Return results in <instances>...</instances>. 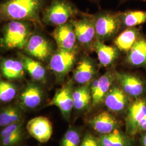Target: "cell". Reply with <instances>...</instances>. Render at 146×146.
Segmentation results:
<instances>
[{
	"label": "cell",
	"instance_id": "cell-1",
	"mask_svg": "<svg viewBox=\"0 0 146 146\" xmlns=\"http://www.w3.org/2000/svg\"><path fill=\"white\" fill-rule=\"evenodd\" d=\"M49 0H3L0 15L3 21H27L40 25L42 11Z\"/></svg>",
	"mask_w": 146,
	"mask_h": 146
},
{
	"label": "cell",
	"instance_id": "cell-2",
	"mask_svg": "<svg viewBox=\"0 0 146 146\" xmlns=\"http://www.w3.org/2000/svg\"><path fill=\"white\" fill-rule=\"evenodd\" d=\"M31 23L27 21H8L2 31L1 47L5 50L24 48L33 34Z\"/></svg>",
	"mask_w": 146,
	"mask_h": 146
},
{
	"label": "cell",
	"instance_id": "cell-3",
	"mask_svg": "<svg viewBox=\"0 0 146 146\" xmlns=\"http://www.w3.org/2000/svg\"><path fill=\"white\" fill-rule=\"evenodd\" d=\"M81 12L70 0H49L42 13V20L49 25L65 24Z\"/></svg>",
	"mask_w": 146,
	"mask_h": 146
},
{
	"label": "cell",
	"instance_id": "cell-4",
	"mask_svg": "<svg viewBox=\"0 0 146 146\" xmlns=\"http://www.w3.org/2000/svg\"><path fill=\"white\" fill-rule=\"evenodd\" d=\"M93 16L96 41L104 42L111 39L122 27L119 13L101 11Z\"/></svg>",
	"mask_w": 146,
	"mask_h": 146
},
{
	"label": "cell",
	"instance_id": "cell-5",
	"mask_svg": "<svg viewBox=\"0 0 146 146\" xmlns=\"http://www.w3.org/2000/svg\"><path fill=\"white\" fill-rule=\"evenodd\" d=\"M76 36L77 41L87 49H93L96 41L94 16L91 15H81L79 19H72Z\"/></svg>",
	"mask_w": 146,
	"mask_h": 146
},
{
	"label": "cell",
	"instance_id": "cell-6",
	"mask_svg": "<svg viewBox=\"0 0 146 146\" xmlns=\"http://www.w3.org/2000/svg\"><path fill=\"white\" fill-rule=\"evenodd\" d=\"M76 50L58 48L53 52L49 61V67L58 81L63 80L73 68L76 59Z\"/></svg>",
	"mask_w": 146,
	"mask_h": 146
},
{
	"label": "cell",
	"instance_id": "cell-7",
	"mask_svg": "<svg viewBox=\"0 0 146 146\" xmlns=\"http://www.w3.org/2000/svg\"><path fill=\"white\" fill-rule=\"evenodd\" d=\"M28 56L40 61H46L52 55V47L49 41L39 34H32L24 48Z\"/></svg>",
	"mask_w": 146,
	"mask_h": 146
},
{
	"label": "cell",
	"instance_id": "cell-8",
	"mask_svg": "<svg viewBox=\"0 0 146 146\" xmlns=\"http://www.w3.org/2000/svg\"><path fill=\"white\" fill-rule=\"evenodd\" d=\"M116 81L129 97L138 98L146 91V83L139 76L128 73H116Z\"/></svg>",
	"mask_w": 146,
	"mask_h": 146
},
{
	"label": "cell",
	"instance_id": "cell-9",
	"mask_svg": "<svg viewBox=\"0 0 146 146\" xmlns=\"http://www.w3.org/2000/svg\"><path fill=\"white\" fill-rule=\"evenodd\" d=\"M72 84L69 82L57 90L48 106L57 107L66 120H69L72 110L74 108Z\"/></svg>",
	"mask_w": 146,
	"mask_h": 146
},
{
	"label": "cell",
	"instance_id": "cell-10",
	"mask_svg": "<svg viewBox=\"0 0 146 146\" xmlns=\"http://www.w3.org/2000/svg\"><path fill=\"white\" fill-rule=\"evenodd\" d=\"M26 128L28 133L41 143L47 142L52 135V123L44 116H37L32 119L27 123Z\"/></svg>",
	"mask_w": 146,
	"mask_h": 146
},
{
	"label": "cell",
	"instance_id": "cell-11",
	"mask_svg": "<svg viewBox=\"0 0 146 146\" xmlns=\"http://www.w3.org/2000/svg\"><path fill=\"white\" fill-rule=\"evenodd\" d=\"M52 36L58 48L68 50H76L78 41L71 21L56 27L52 32Z\"/></svg>",
	"mask_w": 146,
	"mask_h": 146
},
{
	"label": "cell",
	"instance_id": "cell-12",
	"mask_svg": "<svg viewBox=\"0 0 146 146\" xmlns=\"http://www.w3.org/2000/svg\"><path fill=\"white\" fill-rule=\"evenodd\" d=\"M97 73L96 64L92 58L84 56L73 71L74 81L80 85L89 84Z\"/></svg>",
	"mask_w": 146,
	"mask_h": 146
},
{
	"label": "cell",
	"instance_id": "cell-13",
	"mask_svg": "<svg viewBox=\"0 0 146 146\" xmlns=\"http://www.w3.org/2000/svg\"><path fill=\"white\" fill-rule=\"evenodd\" d=\"M146 115V99L138 98L129 105L126 117L127 131L133 135L139 122Z\"/></svg>",
	"mask_w": 146,
	"mask_h": 146
},
{
	"label": "cell",
	"instance_id": "cell-14",
	"mask_svg": "<svg viewBox=\"0 0 146 146\" xmlns=\"http://www.w3.org/2000/svg\"><path fill=\"white\" fill-rule=\"evenodd\" d=\"M129 97L120 86L113 85L105 96L104 104L111 111L121 112L128 106Z\"/></svg>",
	"mask_w": 146,
	"mask_h": 146
},
{
	"label": "cell",
	"instance_id": "cell-15",
	"mask_svg": "<svg viewBox=\"0 0 146 146\" xmlns=\"http://www.w3.org/2000/svg\"><path fill=\"white\" fill-rule=\"evenodd\" d=\"M43 96V91L38 86L35 84H28L20 94L19 102L25 108L34 109L41 104Z\"/></svg>",
	"mask_w": 146,
	"mask_h": 146
},
{
	"label": "cell",
	"instance_id": "cell-16",
	"mask_svg": "<svg viewBox=\"0 0 146 146\" xmlns=\"http://www.w3.org/2000/svg\"><path fill=\"white\" fill-rule=\"evenodd\" d=\"M116 72L110 70L99 78L98 85L93 94H92V105L96 106L104 102L106 95L116 80Z\"/></svg>",
	"mask_w": 146,
	"mask_h": 146
},
{
	"label": "cell",
	"instance_id": "cell-17",
	"mask_svg": "<svg viewBox=\"0 0 146 146\" xmlns=\"http://www.w3.org/2000/svg\"><path fill=\"white\" fill-rule=\"evenodd\" d=\"M94 130L102 135L110 133L116 129L118 123L115 117L107 111L101 113L89 121Z\"/></svg>",
	"mask_w": 146,
	"mask_h": 146
},
{
	"label": "cell",
	"instance_id": "cell-18",
	"mask_svg": "<svg viewBox=\"0 0 146 146\" xmlns=\"http://www.w3.org/2000/svg\"><path fill=\"white\" fill-rule=\"evenodd\" d=\"M19 59L23 63L25 69L34 81L43 83L46 80L47 72L41 63L29 56L21 52L18 54Z\"/></svg>",
	"mask_w": 146,
	"mask_h": 146
},
{
	"label": "cell",
	"instance_id": "cell-19",
	"mask_svg": "<svg viewBox=\"0 0 146 146\" xmlns=\"http://www.w3.org/2000/svg\"><path fill=\"white\" fill-rule=\"evenodd\" d=\"M127 62L133 67L146 68V39L141 37L128 52Z\"/></svg>",
	"mask_w": 146,
	"mask_h": 146
},
{
	"label": "cell",
	"instance_id": "cell-20",
	"mask_svg": "<svg viewBox=\"0 0 146 146\" xmlns=\"http://www.w3.org/2000/svg\"><path fill=\"white\" fill-rule=\"evenodd\" d=\"M1 70L3 77L8 80L22 78L26 71L21 60L13 58L2 59Z\"/></svg>",
	"mask_w": 146,
	"mask_h": 146
},
{
	"label": "cell",
	"instance_id": "cell-21",
	"mask_svg": "<svg viewBox=\"0 0 146 146\" xmlns=\"http://www.w3.org/2000/svg\"><path fill=\"white\" fill-rule=\"evenodd\" d=\"M93 50L98 55L101 67H107L111 64L119 56V49L116 47L108 46L100 41L94 42Z\"/></svg>",
	"mask_w": 146,
	"mask_h": 146
},
{
	"label": "cell",
	"instance_id": "cell-22",
	"mask_svg": "<svg viewBox=\"0 0 146 146\" xmlns=\"http://www.w3.org/2000/svg\"><path fill=\"white\" fill-rule=\"evenodd\" d=\"M140 37L139 29L135 27L127 28L116 37L114 44L120 51L128 52Z\"/></svg>",
	"mask_w": 146,
	"mask_h": 146
},
{
	"label": "cell",
	"instance_id": "cell-23",
	"mask_svg": "<svg viewBox=\"0 0 146 146\" xmlns=\"http://www.w3.org/2000/svg\"><path fill=\"white\" fill-rule=\"evenodd\" d=\"M73 96L75 109L82 110L88 108L92 101L90 83L73 89Z\"/></svg>",
	"mask_w": 146,
	"mask_h": 146
},
{
	"label": "cell",
	"instance_id": "cell-24",
	"mask_svg": "<svg viewBox=\"0 0 146 146\" xmlns=\"http://www.w3.org/2000/svg\"><path fill=\"white\" fill-rule=\"evenodd\" d=\"M98 140L100 146H131L130 139L117 129L100 136Z\"/></svg>",
	"mask_w": 146,
	"mask_h": 146
},
{
	"label": "cell",
	"instance_id": "cell-25",
	"mask_svg": "<svg viewBox=\"0 0 146 146\" xmlns=\"http://www.w3.org/2000/svg\"><path fill=\"white\" fill-rule=\"evenodd\" d=\"M119 15L122 27H135L146 22V11H127Z\"/></svg>",
	"mask_w": 146,
	"mask_h": 146
},
{
	"label": "cell",
	"instance_id": "cell-26",
	"mask_svg": "<svg viewBox=\"0 0 146 146\" xmlns=\"http://www.w3.org/2000/svg\"><path fill=\"white\" fill-rule=\"evenodd\" d=\"M21 110L17 107L9 106L3 108L0 113V125L5 127L11 123L20 121Z\"/></svg>",
	"mask_w": 146,
	"mask_h": 146
},
{
	"label": "cell",
	"instance_id": "cell-27",
	"mask_svg": "<svg viewBox=\"0 0 146 146\" xmlns=\"http://www.w3.org/2000/svg\"><path fill=\"white\" fill-rule=\"evenodd\" d=\"M17 94L15 85L8 81L0 82V100L2 102H8L14 99Z\"/></svg>",
	"mask_w": 146,
	"mask_h": 146
},
{
	"label": "cell",
	"instance_id": "cell-28",
	"mask_svg": "<svg viewBox=\"0 0 146 146\" xmlns=\"http://www.w3.org/2000/svg\"><path fill=\"white\" fill-rule=\"evenodd\" d=\"M80 143L81 138L77 131L70 129L63 136L62 146H80Z\"/></svg>",
	"mask_w": 146,
	"mask_h": 146
},
{
	"label": "cell",
	"instance_id": "cell-29",
	"mask_svg": "<svg viewBox=\"0 0 146 146\" xmlns=\"http://www.w3.org/2000/svg\"><path fill=\"white\" fill-rule=\"evenodd\" d=\"M22 126V123L21 121L5 126L4 129H3L1 132V137L3 138L9 135L21 131Z\"/></svg>",
	"mask_w": 146,
	"mask_h": 146
},
{
	"label": "cell",
	"instance_id": "cell-30",
	"mask_svg": "<svg viewBox=\"0 0 146 146\" xmlns=\"http://www.w3.org/2000/svg\"><path fill=\"white\" fill-rule=\"evenodd\" d=\"M22 130L14 134L7 136L2 138V144L3 146H12L21 140Z\"/></svg>",
	"mask_w": 146,
	"mask_h": 146
},
{
	"label": "cell",
	"instance_id": "cell-31",
	"mask_svg": "<svg viewBox=\"0 0 146 146\" xmlns=\"http://www.w3.org/2000/svg\"><path fill=\"white\" fill-rule=\"evenodd\" d=\"M80 146H100L98 138L90 134H87L81 142Z\"/></svg>",
	"mask_w": 146,
	"mask_h": 146
},
{
	"label": "cell",
	"instance_id": "cell-32",
	"mask_svg": "<svg viewBox=\"0 0 146 146\" xmlns=\"http://www.w3.org/2000/svg\"><path fill=\"white\" fill-rule=\"evenodd\" d=\"M146 131V115L137 125L135 133Z\"/></svg>",
	"mask_w": 146,
	"mask_h": 146
},
{
	"label": "cell",
	"instance_id": "cell-33",
	"mask_svg": "<svg viewBox=\"0 0 146 146\" xmlns=\"http://www.w3.org/2000/svg\"><path fill=\"white\" fill-rule=\"evenodd\" d=\"M142 146H146V132L142 136Z\"/></svg>",
	"mask_w": 146,
	"mask_h": 146
},
{
	"label": "cell",
	"instance_id": "cell-34",
	"mask_svg": "<svg viewBox=\"0 0 146 146\" xmlns=\"http://www.w3.org/2000/svg\"><path fill=\"white\" fill-rule=\"evenodd\" d=\"M88 1H90L91 2H98L100 0H88Z\"/></svg>",
	"mask_w": 146,
	"mask_h": 146
},
{
	"label": "cell",
	"instance_id": "cell-35",
	"mask_svg": "<svg viewBox=\"0 0 146 146\" xmlns=\"http://www.w3.org/2000/svg\"><path fill=\"white\" fill-rule=\"evenodd\" d=\"M126 1H128V0H121V2H125ZM141 1H146V0H141Z\"/></svg>",
	"mask_w": 146,
	"mask_h": 146
}]
</instances>
